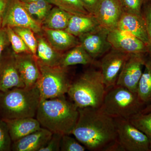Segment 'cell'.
Instances as JSON below:
<instances>
[{"mask_svg": "<svg viewBox=\"0 0 151 151\" xmlns=\"http://www.w3.org/2000/svg\"><path fill=\"white\" fill-rule=\"evenodd\" d=\"M79 116L71 134L91 151H116L115 120L101 108H78Z\"/></svg>", "mask_w": 151, "mask_h": 151, "instance_id": "cell-1", "label": "cell"}, {"mask_svg": "<svg viewBox=\"0 0 151 151\" xmlns=\"http://www.w3.org/2000/svg\"><path fill=\"white\" fill-rule=\"evenodd\" d=\"M78 116V107L65 95L41 99L36 117L42 127L52 133L70 135Z\"/></svg>", "mask_w": 151, "mask_h": 151, "instance_id": "cell-2", "label": "cell"}, {"mask_svg": "<svg viewBox=\"0 0 151 151\" xmlns=\"http://www.w3.org/2000/svg\"><path fill=\"white\" fill-rule=\"evenodd\" d=\"M41 99L37 85L0 92V114L3 120L36 116Z\"/></svg>", "mask_w": 151, "mask_h": 151, "instance_id": "cell-3", "label": "cell"}, {"mask_svg": "<svg viewBox=\"0 0 151 151\" xmlns=\"http://www.w3.org/2000/svg\"><path fill=\"white\" fill-rule=\"evenodd\" d=\"M106 92L100 70L90 68L71 82L67 94L78 108H99Z\"/></svg>", "mask_w": 151, "mask_h": 151, "instance_id": "cell-4", "label": "cell"}, {"mask_svg": "<svg viewBox=\"0 0 151 151\" xmlns=\"http://www.w3.org/2000/svg\"><path fill=\"white\" fill-rule=\"evenodd\" d=\"M145 107L137 92L116 84L106 90L100 108L113 119H130Z\"/></svg>", "mask_w": 151, "mask_h": 151, "instance_id": "cell-5", "label": "cell"}, {"mask_svg": "<svg viewBox=\"0 0 151 151\" xmlns=\"http://www.w3.org/2000/svg\"><path fill=\"white\" fill-rule=\"evenodd\" d=\"M37 61L40 75L37 85L41 99H52L67 94L71 83L67 68L48 66Z\"/></svg>", "mask_w": 151, "mask_h": 151, "instance_id": "cell-6", "label": "cell"}, {"mask_svg": "<svg viewBox=\"0 0 151 151\" xmlns=\"http://www.w3.org/2000/svg\"><path fill=\"white\" fill-rule=\"evenodd\" d=\"M114 119L117 141L123 151H150V142L147 136L129 119Z\"/></svg>", "mask_w": 151, "mask_h": 151, "instance_id": "cell-7", "label": "cell"}, {"mask_svg": "<svg viewBox=\"0 0 151 151\" xmlns=\"http://www.w3.org/2000/svg\"><path fill=\"white\" fill-rule=\"evenodd\" d=\"M28 28L35 34L42 31L41 24L35 20L25 8L22 0H9L1 27Z\"/></svg>", "mask_w": 151, "mask_h": 151, "instance_id": "cell-8", "label": "cell"}, {"mask_svg": "<svg viewBox=\"0 0 151 151\" xmlns=\"http://www.w3.org/2000/svg\"><path fill=\"white\" fill-rule=\"evenodd\" d=\"M130 55L111 48L101 57L100 70L106 90L116 85L122 68Z\"/></svg>", "mask_w": 151, "mask_h": 151, "instance_id": "cell-9", "label": "cell"}, {"mask_svg": "<svg viewBox=\"0 0 151 151\" xmlns=\"http://www.w3.org/2000/svg\"><path fill=\"white\" fill-rule=\"evenodd\" d=\"M148 54H131L122 68L116 85L137 92L138 84L143 73L146 57Z\"/></svg>", "mask_w": 151, "mask_h": 151, "instance_id": "cell-10", "label": "cell"}, {"mask_svg": "<svg viewBox=\"0 0 151 151\" xmlns=\"http://www.w3.org/2000/svg\"><path fill=\"white\" fill-rule=\"evenodd\" d=\"M25 87L17 66L12 50H5L0 58V92L14 88Z\"/></svg>", "mask_w": 151, "mask_h": 151, "instance_id": "cell-11", "label": "cell"}, {"mask_svg": "<svg viewBox=\"0 0 151 151\" xmlns=\"http://www.w3.org/2000/svg\"><path fill=\"white\" fill-rule=\"evenodd\" d=\"M109 30L99 25L78 36L80 44L93 59L102 57L112 48L108 40Z\"/></svg>", "mask_w": 151, "mask_h": 151, "instance_id": "cell-12", "label": "cell"}, {"mask_svg": "<svg viewBox=\"0 0 151 151\" xmlns=\"http://www.w3.org/2000/svg\"><path fill=\"white\" fill-rule=\"evenodd\" d=\"M108 40L112 48L129 54H148V48L142 40L118 29L109 31Z\"/></svg>", "mask_w": 151, "mask_h": 151, "instance_id": "cell-13", "label": "cell"}, {"mask_svg": "<svg viewBox=\"0 0 151 151\" xmlns=\"http://www.w3.org/2000/svg\"><path fill=\"white\" fill-rule=\"evenodd\" d=\"M124 12L119 0H101L93 15L100 26L115 29Z\"/></svg>", "mask_w": 151, "mask_h": 151, "instance_id": "cell-14", "label": "cell"}, {"mask_svg": "<svg viewBox=\"0 0 151 151\" xmlns=\"http://www.w3.org/2000/svg\"><path fill=\"white\" fill-rule=\"evenodd\" d=\"M18 69L26 88L36 84L40 75L37 58L30 52L15 54Z\"/></svg>", "mask_w": 151, "mask_h": 151, "instance_id": "cell-15", "label": "cell"}, {"mask_svg": "<svg viewBox=\"0 0 151 151\" xmlns=\"http://www.w3.org/2000/svg\"><path fill=\"white\" fill-rule=\"evenodd\" d=\"M116 28L134 36L148 46V39L145 22L142 14L138 15L124 12Z\"/></svg>", "mask_w": 151, "mask_h": 151, "instance_id": "cell-16", "label": "cell"}, {"mask_svg": "<svg viewBox=\"0 0 151 151\" xmlns=\"http://www.w3.org/2000/svg\"><path fill=\"white\" fill-rule=\"evenodd\" d=\"M52 132L45 128L40 129L13 142L12 149L14 151H40L51 138Z\"/></svg>", "mask_w": 151, "mask_h": 151, "instance_id": "cell-17", "label": "cell"}, {"mask_svg": "<svg viewBox=\"0 0 151 151\" xmlns=\"http://www.w3.org/2000/svg\"><path fill=\"white\" fill-rule=\"evenodd\" d=\"M3 121L6 124L9 134L13 142L18 140L42 127L36 118L32 117Z\"/></svg>", "mask_w": 151, "mask_h": 151, "instance_id": "cell-18", "label": "cell"}, {"mask_svg": "<svg viewBox=\"0 0 151 151\" xmlns=\"http://www.w3.org/2000/svg\"><path fill=\"white\" fill-rule=\"evenodd\" d=\"M45 38L53 47L63 53L80 44L78 38L65 30L48 29L42 28Z\"/></svg>", "mask_w": 151, "mask_h": 151, "instance_id": "cell-19", "label": "cell"}, {"mask_svg": "<svg viewBox=\"0 0 151 151\" xmlns=\"http://www.w3.org/2000/svg\"><path fill=\"white\" fill-rule=\"evenodd\" d=\"M99 25L96 18L93 15H72L67 27L65 30L78 37L94 29Z\"/></svg>", "mask_w": 151, "mask_h": 151, "instance_id": "cell-20", "label": "cell"}, {"mask_svg": "<svg viewBox=\"0 0 151 151\" xmlns=\"http://www.w3.org/2000/svg\"><path fill=\"white\" fill-rule=\"evenodd\" d=\"M36 58L37 60L50 66L60 65L63 53L57 51L45 37H37Z\"/></svg>", "mask_w": 151, "mask_h": 151, "instance_id": "cell-21", "label": "cell"}, {"mask_svg": "<svg viewBox=\"0 0 151 151\" xmlns=\"http://www.w3.org/2000/svg\"><path fill=\"white\" fill-rule=\"evenodd\" d=\"M95 61L79 44L63 53L60 66L68 68L78 64L92 65L95 64Z\"/></svg>", "mask_w": 151, "mask_h": 151, "instance_id": "cell-22", "label": "cell"}, {"mask_svg": "<svg viewBox=\"0 0 151 151\" xmlns=\"http://www.w3.org/2000/svg\"><path fill=\"white\" fill-rule=\"evenodd\" d=\"M144 67L145 70L138 84L137 94L146 107L151 104V56L149 54L146 57Z\"/></svg>", "mask_w": 151, "mask_h": 151, "instance_id": "cell-23", "label": "cell"}, {"mask_svg": "<svg viewBox=\"0 0 151 151\" xmlns=\"http://www.w3.org/2000/svg\"><path fill=\"white\" fill-rule=\"evenodd\" d=\"M72 15L62 9L52 7L42 23V28L48 29L65 30Z\"/></svg>", "mask_w": 151, "mask_h": 151, "instance_id": "cell-24", "label": "cell"}, {"mask_svg": "<svg viewBox=\"0 0 151 151\" xmlns=\"http://www.w3.org/2000/svg\"><path fill=\"white\" fill-rule=\"evenodd\" d=\"M52 5L66 11L71 15L90 14L83 6L80 0H47Z\"/></svg>", "mask_w": 151, "mask_h": 151, "instance_id": "cell-25", "label": "cell"}, {"mask_svg": "<svg viewBox=\"0 0 151 151\" xmlns=\"http://www.w3.org/2000/svg\"><path fill=\"white\" fill-rule=\"evenodd\" d=\"M129 120L135 127L147 136L150 142L151 151V112L138 113Z\"/></svg>", "mask_w": 151, "mask_h": 151, "instance_id": "cell-26", "label": "cell"}, {"mask_svg": "<svg viewBox=\"0 0 151 151\" xmlns=\"http://www.w3.org/2000/svg\"><path fill=\"white\" fill-rule=\"evenodd\" d=\"M19 35L28 47L30 52L36 57L37 46V38L36 37L33 31L28 28H12Z\"/></svg>", "mask_w": 151, "mask_h": 151, "instance_id": "cell-27", "label": "cell"}, {"mask_svg": "<svg viewBox=\"0 0 151 151\" xmlns=\"http://www.w3.org/2000/svg\"><path fill=\"white\" fill-rule=\"evenodd\" d=\"M3 28L5 29L12 50L15 54L30 52L28 47L22 38L12 28L9 27Z\"/></svg>", "mask_w": 151, "mask_h": 151, "instance_id": "cell-28", "label": "cell"}, {"mask_svg": "<svg viewBox=\"0 0 151 151\" xmlns=\"http://www.w3.org/2000/svg\"><path fill=\"white\" fill-rule=\"evenodd\" d=\"M70 134L63 135L60 144L61 151H85L86 148Z\"/></svg>", "mask_w": 151, "mask_h": 151, "instance_id": "cell-29", "label": "cell"}, {"mask_svg": "<svg viewBox=\"0 0 151 151\" xmlns=\"http://www.w3.org/2000/svg\"><path fill=\"white\" fill-rule=\"evenodd\" d=\"M125 12L142 15V9L149 0H119Z\"/></svg>", "mask_w": 151, "mask_h": 151, "instance_id": "cell-30", "label": "cell"}, {"mask_svg": "<svg viewBox=\"0 0 151 151\" xmlns=\"http://www.w3.org/2000/svg\"><path fill=\"white\" fill-rule=\"evenodd\" d=\"M12 142L6 122L0 120V151L10 150Z\"/></svg>", "mask_w": 151, "mask_h": 151, "instance_id": "cell-31", "label": "cell"}, {"mask_svg": "<svg viewBox=\"0 0 151 151\" xmlns=\"http://www.w3.org/2000/svg\"><path fill=\"white\" fill-rule=\"evenodd\" d=\"M142 14L145 22L148 39V54L151 56V0H149L143 6Z\"/></svg>", "mask_w": 151, "mask_h": 151, "instance_id": "cell-32", "label": "cell"}, {"mask_svg": "<svg viewBox=\"0 0 151 151\" xmlns=\"http://www.w3.org/2000/svg\"><path fill=\"white\" fill-rule=\"evenodd\" d=\"M23 1V0H22ZM23 1L25 8L26 9L31 16L38 22L42 24L45 17L41 12L40 9L38 6L36 2H27ZM42 25V24H41Z\"/></svg>", "mask_w": 151, "mask_h": 151, "instance_id": "cell-33", "label": "cell"}, {"mask_svg": "<svg viewBox=\"0 0 151 151\" xmlns=\"http://www.w3.org/2000/svg\"><path fill=\"white\" fill-rule=\"evenodd\" d=\"M63 135L59 133H52L47 144L40 151H59Z\"/></svg>", "mask_w": 151, "mask_h": 151, "instance_id": "cell-34", "label": "cell"}, {"mask_svg": "<svg viewBox=\"0 0 151 151\" xmlns=\"http://www.w3.org/2000/svg\"><path fill=\"white\" fill-rule=\"evenodd\" d=\"M101 0H80L83 6L89 14L94 15Z\"/></svg>", "mask_w": 151, "mask_h": 151, "instance_id": "cell-35", "label": "cell"}, {"mask_svg": "<svg viewBox=\"0 0 151 151\" xmlns=\"http://www.w3.org/2000/svg\"><path fill=\"white\" fill-rule=\"evenodd\" d=\"M10 42L5 29L0 27V58Z\"/></svg>", "mask_w": 151, "mask_h": 151, "instance_id": "cell-36", "label": "cell"}, {"mask_svg": "<svg viewBox=\"0 0 151 151\" xmlns=\"http://www.w3.org/2000/svg\"><path fill=\"white\" fill-rule=\"evenodd\" d=\"M36 2L45 18L52 8V5L47 0H38Z\"/></svg>", "mask_w": 151, "mask_h": 151, "instance_id": "cell-37", "label": "cell"}, {"mask_svg": "<svg viewBox=\"0 0 151 151\" xmlns=\"http://www.w3.org/2000/svg\"><path fill=\"white\" fill-rule=\"evenodd\" d=\"M9 1V0H0V24L1 25L3 17Z\"/></svg>", "mask_w": 151, "mask_h": 151, "instance_id": "cell-38", "label": "cell"}, {"mask_svg": "<svg viewBox=\"0 0 151 151\" xmlns=\"http://www.w3.org/2000/svg\"><path fill=\"white\" fill-rule=\"evenodd\" d=\"M151 112V104L147 106H146L143 110H142L141 113H147Z\"/></svg>", "mask_w": 151, "mask_h": 151, "instance_id": "cell-39", "label": "cell"}, {"mask_svg": "<svg viewBox=\"0 0 151 151\" xmlns=\"http://www.w3.org/2000/svg\"><path fill=\"white\" fill-rule=\"evenodd\" d=\"M24 1L27 2H31L37 1L38 0H23Z\"/></svg>", "mask_w": 151, "mask_h": 151, "instance_id": "cell-40", "label": "cell"}, {"mask_svg": "<svg viewBox=\"0 0 151 151\" xmlns=\"http://www.w3.org/2000/svg\"><path fill=\"white\" fill-rule=\"evenodd\" d=\"M1 25L0 24V27H1Z\"/></svg>", "mask_w": 151, "mask_h": 151, "instance_id": "cell-41", "label": "cell"}]
</instances>
